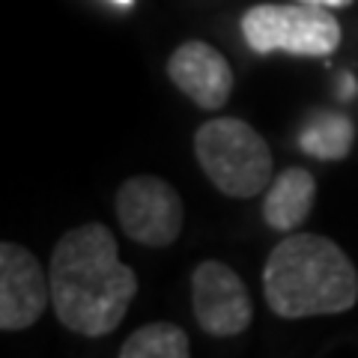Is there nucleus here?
<instances>
[{
    "mask_svg": "<svg viewBox=\"0 0 358 358\" xmlns=\"http://www.w3.org/2000/svg\"><path fill=\"white\" fill-rule=\"evenodd\" d=\"M194 155L221 194L251 200L272 182V150L260 131L239 117L206 120L194 131Z\"/></svg>",
    "mask_w": 358,
    "mask_h": 358,
    "instance_id": "7ed1b4c3",
    "label": "nucleus"
},
{
    "mask_svg": "<svg viewBox=\"0 0 358 358\" xmlns=\"http://www.w3.org/2000/svg\"><path fill=\"white\" fill-rule=\"evenodd\" d=\"M299 3H310V6H329V9H341V6H350L352 0H299Z\"/></svg>",
    "mask_w": 358,
    "mask_h": 358,
    "instance_id": "f8f14e48",
    "label": "nucleus"
},
{
    "mask_svg": "<svg viewBox=\"0 0 358 358\" xmlns=\"http://www.w3.org/2000/svg\"><path fill=\"white\" fill-rule=\"evenodd\" d=\"M341 96H343V99H352V96H355L352 75H343V78H341Z\"/></svg>",
    "mask_w": 358,
    "mask_h": 358,
    "instance_id": "ddd939ff",
    "label": "nucleus"
},
{
    "mask_svg": "<svg viewBox=\"0 0 358 358\" xmlns=\"http://www.w3.org/2000/svg\"><path fill=\"white\" fill-rule=\"evenodd\" d=\"M192 308L194 320L212 338H236L251 326L254 305L248 287L221 260H203L192 275Z\"/></svg>",
    "mask_w": 358,
    "mask_h": 358,
    "instance_id": "423d86ee",
    "label": "nucleus"
},
{
    "mask_svg": "<svg viewBox=\"0 0 358 358\" xmlns=\"http://www.w3.org/2000/svg\"><path fill=\"white\" fill-rule=\"evenodd\" d=\"M245 45L266 54L293 57H331L341 48V21L329 6L310 3H257L239 21Z\"/></svg>",
    "mask_w": 358,
    "mask_h": 358,
    "instance_id": "20e7f679",
    "label": "nucleus"
},
{
    "mask_svg": "<svg viewBox=\"0 0 358 358\" xmlns=\"http://www.w3.org/2000/svg\"><path fill=\"white\" fill-rule=\"evenodd\" d=\"M263 296L275 317H338L355 308L358 272L338 242L317 233H289L263 268Z\"/></svg>",
    "mask_w": 358,
    "mask_h": 358,
    "instance_id": "f03ea898",
    "label": "nucleus"
},
{
    "mask_svg": "<svg viewBox=\"0 0 358 358\" xmlns=\"http://www.w3.org/2000/svg\"><path fill=\"white\" fill-rule=\"evenodd\" d=\"M114 212L122 233L147 248H171L182 233V200L162 176H131L117 188Z\"/></svg>",
    "mask_w": 358,
    "mask_h": 358,
    "instance_id": "39448f33",
    "label": "nucleus"
},
{
    "mask_svg": "<svg viewBox=\"0 0 358 358\" xmlns=\"http://www.w3.org/2000/svg\"><path fill=\"white\" fill-rule=\"evenodd\" d=\"M317 200V179L305 167H284L266 188L263 221L278 233H293L308 221Z\"/></svg>",
    "mask_w": 358,
    "mask_h": 358,
    "instance_id": "1a4fd4ad",
    "label": "nucleus"
},
{
    "mask_svg": "<svg viewBox=\"0 0 358 358\" xmlns=\"http://www.w3.org/2000/svg\"><path fill=\"white\" fill-rule=\"evenodd\" d=\"M192 341L176 322H147L120 346V358H188Z\"/></svg>",
    "mask_w": 358,
    "mask_h": 358,
    "instance_id": "9b49d317",
    "label": "nucleus"
},
{
    "mask_svg": "<svg viewBox=\"0 0 358 358\" xmlns=\"http://www.w3.org/2000/svg\"><path fill=\"white\" fill-rule=\"evenodd\" d=\"M355 141V129L352 120L343 114H317L313 117L305 131L299 134V147L305 150L313 159H326V162H338L346 159L352 150Z\"/></svg>",
    "mask_w": 358,
    "mask_h": 358,
    "instance_id": "9d476101",
    "label": "nucleus"
},
{
    "mask_svg": "<svg viewBox=\"0 0 358 358\" xmlns=\"http://www.w3.org/2000/svg\"><path fill=\"white\" fill-rule=\"evenodd\" d=\"M51 305V275L18 242L0 245V329L21 331Z\"/></svg>",
    "mask_w": 358,
    "mask_h": 358,
    "instance_id": "0eeeda50",
    "label": "nucleus"
},
{
    "mask_svg": "<svg viewBox=\"0 0 358 358\" xmlns=\"http://www.w3.org/2000/svg\"><path fill=\"white\" fill-rule=\"evenodd\" d=\"M110 3H117V6L126 9V6H131V3H134V0H110Z\"/></svg>",
    "mask_w": 358,
    "mask_h": 358,
    "instance_id": "4468645a",
    "label": "nucleus"
},
{
    "mask_svg": "<svg viewBox=\"0 0 358 358\" xmlns=\"http://www.w3.org/2000/svg\"><path fill=\"white\" fill-rule=\"evenodd\" d=\"M167 78L197 108L218 110L233 93V69L227 57L203 39H188L167 60Z\"/></svg>",
    "mask_w": 358,
    "mask_h": 358,
    "instance_id": "6e6552de",
    "label": "nucleus"
},
{
    "mask_svg": "<svg viewBox=\"0 0 358 358\" xmlns=\"http://www.w3.org/2000/svg\"><path fill=\"white\" fill-rule=\"evenodd\" d=\"M48 275L54 317L81 338L117 331L138 296V275L120 260L117 236L99 221L63 233L54 245Z\"/></svg>",
    "mask_w": 358,
    "mask_h": 358,
    "instance_id": "f257e3e1",
    "label": "nucleus"
}]
</instances>
